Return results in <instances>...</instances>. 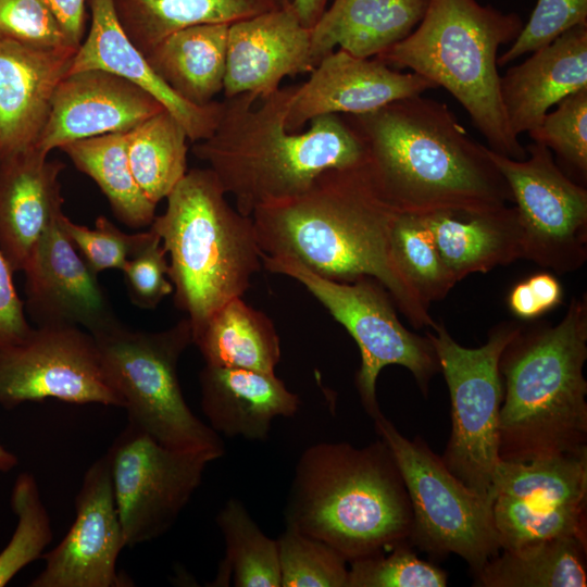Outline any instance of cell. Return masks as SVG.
Segmentation results:
<instances>
[{"instance_id": "cell-1", "label": "cell", "mask_w": 587, "mask_h": 587, "mask_svg": "<svg viewBox=\"0 0 587 587\" xmlns=\"http://www.w3.org/2000/svg\"><path fill=\"white\" fill-rule=\"evenodd\" d=\"M398 212L375 185L367 162L319 174L302 192L251 215L264 255L292 258L336 282L377 280L414 328L435 324L401 273L391 248Z\"/></svg>"}, {"instance_id": "cell-2", "label": "cell", "mask_w": 587, "mask_h": 587, "mask_svg": "<svg viewBox=\"0 0 587 587\" xmlns=\"http://www.w3.org/2000/svg\"><path fill=\"white\" fill-rule=\"evenodd\" d=\"M345 116L365 145L375 185L398 213L483 212L513 203L489 148L445 102L422 93Z\"/></svg>"}, {"instance_id": "cell-3", "label": "cell", "mask_w": 587, "mask_h": 587, "mask_svg": "<svg viewBox=\"0 0 587 587\" xmlns=\"http://www.w3.org/2000/svg\"><path fill=\"white\" fill-rule=\"evenodd\" d=\"M296 86L258 99L225 98L220 121L192 153L205 162L243 215L305 190L322 172L367 162L365 145L346 116L313 118L304 132H289L286 118Z\"/></svg>"}, {"instance_id": "cell-4", "label": "cell", "mask_w": 587, "mask_h": 587, "mask_svg": "<svg viewBox=\"0 0 587 587\" xmlns=\"http://www.w3.org/2000/svg\"><path fill=\"white\" fill-rule=\"evenodd\" d=\"M285 520L286 526L327 544L347 562L411 546V502L382 438L363 448L321 442L304 450Z\"/></svg>"}, {"instance_id": "cell-5", "label": "cell", "mask_w": 587, "mask_h": 587, "mask_svg": "<svg viewBox=\"0 0 587 587\" xmlns=\"http://www.w3.org/2000/svg\"><path fill=\"white\" fill-rule=\"evenodd\" d=\"M587 299L557 324L524 326L499 360V457L528 462L587 449Z\"/></svg>"}, {"instance_id": "cell-6", "label": "cell", "mask_w": 587, "mask_h": 587, "mask_svg": "<svg viewBox=\"0 0 587 587\" xmlns=\"http://www.w3.org/2000/svg\"><path fill=\"white\" fill-rule=\"evenodd\" d=\"M524 22L477 0H429L404 39L375 57L391 68H409L445 88L463 107L492 151L527 157L511 130L500 95L498 50L513 42Z\"/></svg>"}, {"instance_id": "cell-7", "label": "cell", "mask_w": 587, "mask_h": 587, "mask_svg": "<svg viewBox=\"0 0 587 587\" xmlns=\"http://www.w3.org/2000/svg\"><path fill=\"white\" fill-rule=\"evenodd\" d=\"M226 196L209 167L191 168L150 225L170 255L174 301L192 336L223 304L242 297L263 267L252 217Z\"/></svg>"}, {"instance_id": "cell-8", "label": "cell", "mask_w": 587, "mask_h": 587, "mask_svg": "<svg viewBox=\"0 0 587 587\" xmlns=\"http://www.w3.org/2000/svg\"><path fill=\"white\" fill-rule=\"evenodd\" d=\"M93 338L129 424L166 447L224 455L222 439L192 413L179 384L178 361L192 344L187 317L159 332L133 330L120 322Z\"/></svg>"}, {"instance_id": "cell-9", "label": "cell", "mask_w": 587, "mask_h": 587, "mask_svg": "<svg viewBox=\"0 0 587 587\" xmlns=\"http://www.w3.org/2000/svg\"><path fill=\"white\" fill-rule=\"evenodd\" d=\"M402 476L413 514L411 545L436 557L454 553L472 574L500 550L490 495L466 487L420 438H405L380 412L374 417Z\"/></svg>"}, {"instance_id": "cell-10", "label": "cell", "mask_w": 587, "mask_h": 587, "mask_svg": "<svg viewBox=\"0 0 587 587\" xmlns=\"http://www.w3.org/2000/svg\"><path fill=\"white\" fill-rule=\"evenodd\" d=\"M263 267L290 277L303 287L345 327L357 342L361 366L355 386L364 410L371 417L380 413L376 382L387 365H401L413 375L427 397L429 383L440 365L428 337L407 329L397 315L388 291L374 278L336 282L324 278L292 258L262 257Z\"/></svg>"}, {"instance_id": "cell-11", "label": "cell", "mask_w": 587, "mask_h": 587, "mask_svg": "<svg viewBox=\"0 0 587 587\" xmlns=\"http://www.w3.org/2000/svg\"><path fill=\"white\" fill-rule=\"evenodd\" d=\"M523 324L504 321L488 333L478 348L459 345L442 322H435L430 340L451 402V434L440 457L466 487L489 495L499 457V417L503 398L499 360Z\"/></svg>"}, {"instance_id": "cell-12", "label": "cell", "mask_w": 587, "mask_h": 587, "mask_svg": "<svg viewBox=\"0 0 587 587\" xmlns=\"http://www.w3.org/2000/svg\"><path fill=\"white\" fill-rule=\"evenodd\" d=\"M514 160L489 149L505 178L522 229V260L558 274L579 270L587 260V190L557 165L546 146L525 147Z\"/></svg>"}, {"instance_id": "cell-13", "label": "cell", "mask_w": 587, "mask_h": 587, "mask_svg": "<svg viewBox=\"0 0 587 587\" xmlns=\"http://www.w3.org/2000/svg\"><path fill=\"white\" fill-rule=\"evenodd\" d=\"M126 547L167 532L201 484L203 452L166 447L127 423L104 454Z\"/></svg>"}, {"instance_id": "cell-14", "label": "cell", "mask_w": 587, "mask_h": 587, "mask_svg": "<svg viewBox=\"0 0 587 587\" xmlns=\"http://www.w3.org/2000/svg\"><path fill=\"white\" fill-rule=\"evenodd\" d=\"M57 399L123 408L91 334L76 326H37L0 350V405Z\"/></svg>"}, {"instance_id": "cell-15", "label": "cell", "mask_w": 587, "mask_h": 587, "mask_svg": "<svg viewBox=\"0 0 587 587\" xmlns=\"http://www.w3.org/2000/svg\"><path fill=\"white\" fill-rule=\"evenodd\" d=\"M126 547L105 455L86 471L75 497V520L48 553L32 587H129L134 582L117 571Z\"/></svg>"}, {"instance_id": "cell-16", "label": "cell", "mask_w": 587, "mask_h": 587, "mask_svg": "<svg viewBox=\"0 0 587 587\" xmlns=\"http://www.w3.org/2000/svg\"><path fill=\"white\" fill-rule=\"evenodd\" d=\"M22 272L25 311L37 326H76L95 336L120 323L97 274L58 220L40 237Z\"/></svg>"}, {"instance_id": "cell-17", "label": "cell", "mask_w": 587, "mask_h": 587, "mask_svg": "<svg viewBox=\"0 0 587 587\" xmlns=\"http://www.w3.org/2000/svg\"><path fill=\"white\" fill-rule=\"evenodd\" d=\"M434 88L438 87L419 74L401 73L376 58H359L337 49L316 64L305 83L296 86L286 127L300 132L319 116L370 113Z\"/></svg>"}, {"instance_id": "cell-18", "label": "cell", "mask_w": 587, "mask_h": 587, "mask_svg": "<svg viewBox=\"0 0 587 587\" xmlns=\"http://www.w3.org/2000/svg\"><path fill=\"white\" fill-rule=\"evenodd\" d=\"M165 110L145 90L113 73H68L57 87L36 149L48 155L70 142L127 133Z\"/></svg>"}, {"instance_id": "cell-19", "label": "cell", "mask_w": 587, "mask_h": 587, "mask_svg": "<svg viewBox=\"0 0 587 587\" xmlns=\"http://www.w3.org/2000/svg\"><path fill=\"white\" fill-rule=\"evenodd\" d=\"M310 52V28L302 25L291 2L229 25L225 98L270 96L285 77L314 68Z\"/></svg>"}, {"instance_id": "cell-20", "label": "cell", "mask_w": 587, "mask_h": 587, "mask_svg": "<svg viewBox=\"0 0 587 587\" xmlns=\"http://www.w3.org/2000/svg\"><path fill=\"white\" fill-rule=\"evenodd\" d=\"M77 49H45L0 37V159L36 147L54 91Z\"/></svg>"}, {"instance_id": "cell-21", "label": "cell", "mask_w": 587, "mask_h": 587, "mask_svg": "<svg viewBox=\"0 0 587 587\" xmlns=\"http://www.w3.org/2000/svg\"><path fill=\"white\" fill-rule=\"evenodd\" d=\"M87 2L91 26L76 50L68 73L97 68L121 76L159 101L180 123L191 142L208 138L220 121L223 103L196 105L183 99L155 73L125 34L113 0Z\"/></svg>"}, {"instance_id": "cell-22", "label": "cell", "mask_w": 587, "mask_h": 587, "mask_svg": "<svg viewBox=\"0 0 587 587\" xmlns=\"http://www.w3.org/2000/svg\"><path fill=\"white\" fill-rule=\"evenodd\" d=\"M530 53L500 77L505 116L517 137L538 127L551 107L587 87V23Z\"/></svg>"}, {"instance_id": "cell-23", "label": "cell", "mask_w": 587, "mask_h": 587, "mask_svg": "<svg viewBox=\"0 0 587 587\" xmlns=\"http://www.w3.org/2000/svg\"><path fill=\"white\" fill-rule=\"evenodd\" d=\"M64 166L36 148L0 159V250L14 272L62 213Z\"/></svg>"}, {"instance_id": "cell-24", "label": "cell", "mask_w": 587, "mask_h": 587, "mask_svg": "<svg viewBox=\"0 0 587 587\" xmlns=\"http://www.w3.org/2000/svg\"><path fill=\"white\" fill-rule=\"evenodd\" d=\"M199 383L202 412L227 437L264 440L272 421L292 416L300 403L276 374L205 364Z\"/></svg>"}, {"instance_id": "cell-25", "label": "cell", "mask_w": 587, "mask_h": 587, "mask_svg": "<svg viewBox=\"0 0 587 587\" xmlns=\"http://www.w3.org/2000/svg\"><path fill=\"white\" fill-rule=\"evenodd\" d=\"M429 0H333L310 28L311 62L335 48L375 58L404 39L422 21Z\"/></svg>"}, {"instance_id": "cell-26", "label": "cell", "mask_w": 587, "mask_h": 587, "mask_svg": "<svg viewBox=\"0 0 587 587\" xmlns=\"http://www.w3.org/2000/svg\"><path fill=\"white\" fill-rule=\"evenodd\" d=\"M422 215L444 262L458 282L470 274L487 273L522 259V229L515 207Z\"/></svg>"}, {"instance_id": "cell-27", "label": "cell", "mask_w": 587, "mask_h": 587, "mask_svg": "<svg viewBox=\"0 0 587 587\" xmlns=\"http://www.w3.org/2000/svg\"><path fill=\"white\" fill-rule=\"evenodd\" d=\"M227 24H202L172 33L146 58L155 73L183 99L207 105L223 91Z\"/></svg>"}, {"instance_id": "cell-28", "label": "cell", "mask_w": 587, "mask_h": 587, "mask_svg": "<svg viewBox=\"0 0 587 587\" xmlns=\"http://www.w3.org/2000/svg\"><path fill=\"white\" fill-rule=\"evenodd\" d=\"M291 0H113L132 42L146 55L166 36L202 24H227L280 9Z\"/></svg>"}, {"instance_id": "cell-29", "label": "cell", "mask_w": 587, "mask_h": 587, "mask_svg": "<svg viewBox=\"0 0 587 587\" xmlns=\"http://www.w3.org/2000/svg\"><path fill=\"white\" fill-rule=\"evenodd\" d=\"M205 364L275 374L280 342L271 319L236 297L217 309L192 336Z\"/></svg>"}, {"instance_id": "cell-30", "label": "cell", "mask_w": 587, "mask_h": 587, "mask_svg": "<svg viewBox=\"0 0 587 587\" xmlns=\"http://www.w3.org/2000/svg\"><path fill=\"white\" fill-rule=\"evenodd\" d=\"M587 541L554 538L503 550L474 574L478 587H586Z\"/></svg>"}, {"instance_id": "cell-31", "label": "cell", "mask_w": 587, "mask_h": 587, "mask_svg": "<svg viewBox=\"0 0 587 587\" xmlns=\"http://www.w3.org/2000/svg\"><path fill=\"white\" fill-rule=\"evenodd\" d=\"M60 149L98 185L122 223L132 228L151 225L157 204L147 198L133 175L125 133L82 139Z\"/></svg>"}, {"instance_id": "cell-32", "label": "cell", "mask_w": 587, "mask_h": 587, "mask_svg": "<svg viewBox=\"0 0 587 587\" xmlns=\"http://www.w3.org/2000/svg\"><path fill=\"white\" fill-rule=\"evenodd\" d=\"M488 494L546 505H586L587 449L528 462L500 460Z\"/></svg>"}, {"instance_id": "cell-33", "label": "cell", "mask_w": 587, "mask_h": 587, "mask_svg": "<svg viewBox=\"0 0 587 587\" xmlns=\"http://www.w3.org/2000/svg\"><path fill=\"white\" fill-rule=\"evenodd\" d=\"M133 175L154 204L166 199L187 173V134L166 110L125 133Z\"/></svg>"}, {"instance_id": "cell-34", "label": "cell", "mask_w": 587, "mask_h": 587, "mask_svg": "<svg viewBox=\"0 0 587 587\" xmlns=\"http://www.w3.org/2000/svg\"><path fill=\"white\" fill-rule=\"evenodd\" d=\"M225 555L211 586L280 587L277 539L264 535L245 505L229 499L216 515Z\"/></svg>"}, {"instance_id": "cell-35", "label": "cell", "mask_w": 587, "mask_h": 587, "mask_svg": "<svg viewBox=\"0 0 587 587\" xmlns=\"http://www.w3.org/2000/svg\"><path fill=\"white\" fill-rule=\"evenodd\" d=\"M492 516L502 550L562 537L587 541L586 505H546L497 495Z\"/></svg>"}, {"instance_id": "cell-36", "label": "cell", "mask_w": 587, "mask_h": 587, "mask_svg": "<svg viewBox=\"0 0 587 587\" xmlns=\"http://www.w3.org/2000/svg\"><path fill=\"white\" fill-rule=\"evenodd\" d=\"M391 248L401 273L427 307L446 298L458 282L444 262L424 215L398 213Z\"/></svg>"}, {"instance_id": "cell-37", "label": "cell", "mask_w": 587, "mask_h": 587, "mask_svg": "<svg viewBox=\"0 0 587 587\" xmlns=\"http://www.w3.org/2000/svg\"><path fill=\"white\" fill-rule=\"evenodd\" d=\"M11 508L17 517L15 530L0 552V587L25 566L42 557L52 540L49 513L33 474L21 473L12 488Z\"/></svg>"}, {"instance_id": "cell-38", "label": "cell", "mask_w": 587, "mask_h": 587, "mask_svg": "<svg viewBox=\"0 0 587 587\" xmlns=\"http://www.w3.org/2000/svg\"><path fill=\"white\" fill-rule=\"evenodd\" d=\"M277 544L280 587H347V560L327 544L288 526Z\"/></svg>"}, {"instance_id": "cell-39", "label": "cell", "mask_w": 587, "mask_h": 587, "mask_svg": "<svg viewBox=\"0 0 587 587\" xmlns=\"http://www.w3.org/2000/svg\"><path fill=\"white\" fill-rule=\"evenodd\" d=\"M349 563L347 587L447 586V573L419 559L410 545H400L388 555L383 553Z\"/></svg>"}, {"instance_id": "cell-40", "label": "cell", "mask_w": 587, "mask_h": 587, "mask_svg": "<svg viewBox=\"0 0 587 587\" xmlns=\"http://www.w3.org/2000/svg\"><path fill=\"white\" fill-rule=\"evenodd\" d=\"M567 165L587 177V87L562 99L541 124L527 133Z\"/></svg>"}, {"instance_id": "cell-41", "label": "cell", "mask_w": 587, "mask_h": 587, "mask_svg": "<svg viewBox=\"0 0 587 587\" xmlns=\"http://www.w3.org/2000/svg\"><path fill=\"white\" fill-rule=\"evenodd\" d=\"M58 224L97 275L111 268L122 271L150 235V230L126 234L103 215L97 217L93 229L74 223L63 212L58 217Z\"/></svg>"}, {"instance_id": "cell-42", "label": "cell", "mask_w": 587, "mask_h": 587, "mask_svg": "<svg viewBox=\"0 0 587 587\" xmlns=\"http://www.w3.org/2000/svg\"><path fill=\"white\" fill-rule=\"evenodd\" d=\"M587 23V0H537L526 23L510 48L498 55L504 66L553 41L567 29Z\"/></svg>"}, {"instance_id": "cell-43", "label": "cell", "mask_w": 587, "mask_h": 587, "mask_svg": "<svg viewBox=\"0 0 587 587\" xmlns=\"http://www.w3.org/2000/svg\"><path fill=\"white\" fill-rule=\"evenodd\" d=\"M0 37L45 49H77L42 0H0Z\"/></svg>"}, {"instance_id": "cell-44", "label": "cell", "mask_w": 587, "mask_h": 587, "mask_svg": "<svg viewBox=\"0 0 587 587\" xmlns=\"http://www.w3.org/2000/svg\"><path fill=\"white\" fill-rule=\"evenodd\" d=\"M148 239L127 260L122 268L127 295L133 304L151 310L174 287L168 279V260L159 235L150 227Z\"/></svg>"}, {"instance_id": "cell-45", "label": "cell", "mask_w": 587, "mask_h": 587, "mask_svg": "<svg viewBox=\"0 0 587 587\" xmlns=\"http://www.w3.org/2000/svg\"><path fill=\"white\" fill-rule=\"evenodd\" d=\"M13 273L0 250V350L21 341L33 328L17 295Z\"/></svg>"}, {"instance_id": "cell-46", "label": "cell", "mask_w": 587, "mask_h": 587, "mask_svg": "<svg viewBox=\"0 0 587 587\" xmlns=\"http://www.w3.org/2000/svg\"><path fill=\"white\" fill-rule=\"evenodd\" d=\"M70 40L79 47L86 24L87 0H42Z\"/></svg>"}, {"instance_id": "cell-47", "label": "cell", "mask_w": 587, "mask_h": 587, "mask_svg": "<svg viewBox=\"0 0 587 587\" xmlns=\"http://www.w3.org/2000/svg\"><path fill=\"white\" fill-rule=\"evenodd\" d=\"M525 280L541 315L557 308L562 302L563 289L561 283L551 273H536Z\"/></svg>"}, {"instance_id": "cell-48", "label": "cell", "mask_w": 587, "mask_h": 587, "mask_svg": "<svg viewBox=\"0 0 587 587\" xmlns=\"http://www.w3.org/2000/svg\"><path fill=\"white\" fill-rule=\"evenodd\" d=\"M508 305L511 312L520 320L532 321L541 313L535 304L526 280L517 283L509 292Z\"/></svg>"}, {"instance_id": "cell-49", "label": "cell", "mask_w": 587, "mask_h": 587, "mask_svg": "<svg viewBox=\"0 0 587 587\" xmlns=\"http://www.w3.org/2000/svg\"><path fill=\"white\" fill-rule=\"evenodd\" d=\"M328 0H291L303 26L311 28L327 7Z\"/></svg>"}, {"instance_id": "cell-50", "label": "cell", "mask_w": 587, "mask_h": 587, "mask_svg": "<svg viewBox=\"0 0 587 587\" xmlns=\"http://www.w3.org/2000/svg\"><path fill=\"white\" fill-rule=\"evenodd\" d=\"M18 460L14 453L0 444V472H9L16 466Z\"/></svg>"}]
</instances>
